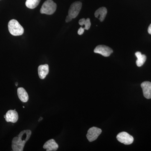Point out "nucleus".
<instances>
[{
    "label": "nucleus",
    "mask_w": 151,
    "mask_h": 151,
    "mask_svg": "<svg viewBox=\"0 0 151 151\" xmlns=\"http://www.w3.org/2000/svg\"><path fill=\"white\" fill-rule=\"evenodd\" d=\"M31 134L30 130H24L19 133L18 137H14L12 141V147L13 151H23L25 145L29 139Z\"/></svg>",
    "instance_id": "obj_1"
},
{
    "label": "nucleus",
    "mask_w": 151,
    "mask_h": 151,
    "mask_svg": "<svg viewBox=\"0 0 151 151\" xmlns=\"http://www.w3.org/2000/svg\"><path fill=\"white\" fill-rule=\"evenodd\" d=\"M8 29L11 34L15 36L22 35L24 32L23 27L15 19H12L9 22Z\"/></svg>",
    "instance_id": "obj_2"
},
{
    "label": "nucleus",
    "mask_w": 151,
    "mask_h": 151,
    "mask_svg": "<svg viewBox=\"0 0 151 151\" xmlns=\"http://www.w3.org/2000/svg\"><path fill=\"white\" fill-rule=\"evenodd\" d=\"M57 9V5L52 0H47L43 3L40 12L42 14L52 15L54 13Z\"/></svg>",
    "instance_id": "obj_3"
},
{
    "label": "nucleus",
    "mask_w": 151,
    "mask_h": 151,
    "mask_svg": "<svg viewBox=\"0 0 151 151\" xmlns=\"http://www.w3.org/2000/svg\"><path fill=\"white\" fill-rule=\"evenodd\" d=\"M117 139L119 142L125 145H131L134 140L133 137L126 132H121L118 134Z\"/></svg>",
    "instance_id": "obj_4"
},
{
    "label": "nucleus",
    "mask_w": 151,
    "mask_h": 151,
    "mask_svg": "<svg viewBox=\"0 0 151 151\" xmlns=\"http://www.w3.org/2000/svg\"><path fill=\"white\" fill-rule=\"evenodd\" d=\"M82 7V4L81 2L76 1L73 3L70 6L68 15L73 19L75 18L80 12Z\"/></svg>",
    "instance_id": "obj_5"
},
{
    "label": "nucleus",
    "mask_w": 151,
    "mask_h": 151,
    "mask_svg": "<svg viewBox=\"0 0 151 151\" xmlns=\"http://www.w3.org/2000/svg\"><path fill=\"white\" fill-rule=\"evenodd\" d=\"M101 133L102 130L101 129L96 127H92L88 130L86 134V138L89 142H93L97 139Z\"/></svg>",
    "instance_id": "obj_6"
},
{
    "label": "nucleus",
    "mask_w": 151,
    "mask_h": 151,
    "mask_svg": "<svg viewBox=\"0 0 151 151\" xmlns=\"http://www.w3.org/2000/svg\"><path fill=\"white\" fill-rule=\"evenodd\" d=\"M94 52L102 55L104 57H108L113 52V50L109 47L99 45L94 49Z\"/></svg>",
    "instance_id": "obj_7"
},
{
    "label": "nucleus",
    "mask_w": 151,
    "mask_h": 151,
    "mask_svg": "<svg viewBox=\"0 0 151 151\" xmlns=\"http://www.w3.org/2000/svg\"><path fill=\"white\" fill-rule=\"evenodd\" d=\"M144 97L147 99L151 98V82L150 81H144L141 84Z\"/></svg>",
    "instance_id": "obj_8"
},
{
    "label": "nucleus",
    "mask_w": 151,
    "mask_h": 151,
    "mask_svg": "<svg viewBox=\"0 0 151 151\" xmlns=\"http://www.w3.org/2000/svg\"><path fill=\"white\" fill-rule=\"evenodd\" d=\"M6 121L7 122L15 123L19 119L18 114L15 110H9L6 114Z\"/></svg>",
    "instance_id": "obj_9"
},
{
    "label": "nucleus",
    "mask_w": 151,
    "mask_h": 151,
    "mask_svg": "<svg viewBox=\"0 0 151 151\" xmlns=\"http://www.w3.org/2000/svg\"><path fill=\"white\" fill-rule=\"evenodd\" d=\"M43 147L46 149L47 151H55L58 149V145L54 139H51L45 143Z\"/></svg>",
    "instance_id": "obj_10"
},
{
    "label": "nucleus",
    "mask_w": 151,
    "mask_h": 151,
    "mask_svg": "<svg viewBox=\"0 0 151 151\" xmlns=\"http://www.w3.org/2000/svg\"><path fill=\"white\" fill-rule=\"evenodd\" d=\"M49 71V65L47 64H44L40 65L38 68V72L39 76L41 79H44L46 76L48 74Z\"/></svg>",
    "instance_id": "obj_11"
},
{
    "label": "nucleus",
    "mask_w": 151,
    "mask_h": 151,
    "mask_svg": "<svg viewBox=\"0 0 151 151\" xmlns=\"http://www.w3.org/2000/svg\"><path fill=\"white\" fill-rule=\"evenodd\" d=\"M17 94L19 99L23 103H26L29 100L28 94L25 89L23 87H19L17 89Z\"/></svg>",
    "instance_id": "obj_12"
},
{
    "label": "nucleus",
    "mask_w": 151,
    "mask_h": 151,
    "mask_svg": "<svg viewBox=\"0 0 151 151\" xmlns=\"http://www.w3.org/2000/svg\"><path fill=\"white\" fill-rule=\"evenodd\" d=\"M107 14V9L104 7L100 8L95 12L94 16L96 18H98L100 21L103 22L105 19Z\"/></svg>",
    "instance_id": "obj_13"
},
{
    "label": "nucleus",
    "mask_w": 151,
    "mask_h": 151,
    "mask_svg": "<svg viewBox=\"0 0 151 151\" xmlns=\"http://www.w3.org/2000/svg\"><path fill=\"white\" fill-rule=\"evenodd\" d=\"M135 55L137 58L136 61V64L138 67H141L145 62L147 57L145 55H142L140 52H137L135 53Z\"/></svg>",
    "instance_id": "obj_14"
},
{
    "label": "nucleus",
    "mask_w": 151,
    "mask_h": 151,
    "mask_svg": "<svg viewBox=\"0 0 151 151\" xmlns=\"http://www.w3.org/2000/svg\"><path fill=\"white\" fill-rule=\"evenodd\" d=\"M40 1V0H27L26 6L30 9H34L37 6Z\"/></svg>",
    "instance_id": "obj_15"
},
{
    "label": "nucleus",
    "mask_w": 151,
    "mask_h": 151,
    "mask_svg": "<svg viewBox=\"0 0 151 151\" xmlns=\"http://www.w3.org/2000/svg\"><path fill=\"white\" fill-rule=\"evenodd\" d=\"M78 23L80 25H84V29L86 30L89 29L91 25V22L89 18H87L86 19L84 18L81 19L78 22Z\"/></svg>",
    "instance_id": "obj_16"
},
{
    "label": "nucleus",
    "mask_w": 151,
    "mask_h": 151,
    "mask_svg": "<svg viewBox=\"0 0 151 151\" xmlns=\"http://www.w3.org/2000/svg\"><path fill=\"white\" fill-rule=\"evenodd\" d=\"M84 30L85 29H84V28L80 27L78 31V35H82L84 33Z\"/></svg>",
    "instance_id": "obj_17"
},
{
    "label": "nucleus",
    "mask_w": 151,
    "mask_h": 151,
    "mask_svg": "<svg viewBox=\"0 0 151 151\" xmlns=\"http://www.w3.org/2000/svg\"><path fill=\"white\" fill-rule=\"evenodd\" d=\"M72 19H73V18L68 15L66 17V19H65V22H69L72 20Z\"/></svg>",
    "instance_id": "obj_18"
},
{
    "label": "nucleus",
    "mask_w": 151,
    "mask_h": 151,
    "mask_svg": "<svg viewBox=\"0 0 151 151\" xmlns=\"http://www.w3.org/2000/svg\"><path fill=\"white\" fill-rule=\"evenodd\" d=\"M148 32L151 35V24L150 26L149 27L148 29Z\"/></svg>",
    "instance_id": "obj_19"
},
{
    "label": "nucleus",
    "mask_w": 151,
    "mask_h": 151,
    "mask_svg": "<svg viewBox=\"0 0 151 151\" xmlns=\"http://www.w3.org/2000/svg\"><path fill=\"white\" fill-rule=\"evenodd\" d=\"M15 85L16 86H18V83L17 82H16V83H15Z\"/></svg>",
    "instance_id": "obj_20"
}]
</instances>
